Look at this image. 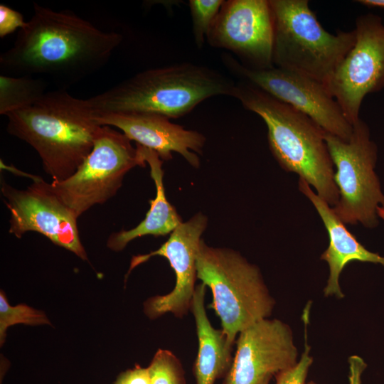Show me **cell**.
Segmentation results:
<instances>
[{
    "label": "cell",
    "instance_id": "16",
    "mask_svg": "<svg viewBox=\"0 0 384 384\" xmlns=\"http://www.w3.org/2000/svg\"><path fill=\"white\" fill-rule=\"evenodd\" d=\"M299 191L311 201L318 212L329 235L327 249L321 260L327 262L329 275L324 293L326 297H344L339 284V277L343 268L351 262L378 263L384 265V257L367 250L346 228L336 216L332 208L315 193L309 183L299 180Z\"/></svg>",
    "mask_w": 384,
    "mask_h": 384
},
{
    "label": "cell",
    "instance_id": "15",
    "mask_svg": "<svg viewBox=\"0 0 384 384\" xmlns=\"http://www.w3.org/2000/svg\"><path fill=\"white\" fill-rule=\"evenodd\" d=\"M95 118L99 125L119 129L137 144L154 151L163 161L171 159L172 152H176L192 166L200 165L196 153L202 154L204 135L174 124L166 117L148 113H95Z\"/></svg>",
    "mask_w": 384,
    "mask_h": 384
},
{
    "label": "cell",
    "instance_id": "17",
    "mask_svg": "<svg viewBox=\"0 0 384 384\" xmlns=\"http://www.w3.org/2000/svg\"><path fill=\"white\" fill-rule=\"evenodd\" d=\"M207 286L201 282L196 285L191 302L198 337V354L194 362L196 384H215L225 378L233 360V348L222 329L214 328L208 318L205 307Z\"/></svg>",
    "mask_w": 384,
    "mask_h": 384
},
{
    "label": "cell",
    "instance_id": "28",
    "mask_svg": "<svg viewBox=\"0 0 384 384\" xmlns=\"http://www.w3.org/2000/svg\"><path fill=\"white\" fill-rule=\"evenodd\" d=\"M378 215L384 220V208L378 207L377 209Z\"/></svg>",
    "mask_w": 384,
    "mask_h": 384
},
{
    "label": "cell",
    "instance_id": "10",
    "mask_svg": "<svg viewBox=\"0 0 384 384\" xmlns=\"http://www.w3.org/2000/svg\"><path fill=\"white\" fill-rule=\"evenodd\" d=\"M33 182L18 189L1 179V193L10 213L9 233L21 238L38 233L83 260L87 255L80 238L78 217L55 193L50 183L29 175Z\"/></svg>",
    "mask_w": 384,
    "mask_h": 384
},
{
    "label": "cell",
    "instance_id": "14",
    "mask_svg": "<svg viewBox=\"0 0 384 384\" xmlns=\"http://www.w3.org/2000/svg\"><path fill=\"white\" fill-rule=\"evenodd\" d=\"M207 225V217L198 213L179 224L159 249L132 258L127 274L154 256L166 257L175 273L176 283L172 291L152 297L144 302V313L149 319H156L166 313L182 318L191 309L196 287L197 252Z\"/></svg>",
    "mask_w": 384,
    "mask_h": 384
},
{
    "label": "cell",
    "instance_id": "3",
    "mask_svg": "<svg viewBox=\"0 0 384 384\" xmlns=\"http://www.w3.org/2000/svg\"><path fill=\"white\" fill-rule=\"evenodd\" d=\"M232 97L263 119L270 149L282 169L298 174L335 206L339 195L325 132L304 113L250 82L235 83Z\"/></svg>",
    "mask_w": 384,
    "mask_h": 384
},
{
    "label": "cell",
    "instance_id": "6",
    "mask_svg": "<svg viewBox=\"0 0 384 384\" xmlns=\"http://www.w3.org/2000/svg\"><path fill=\"white\" fill-rule=\"evenodd\" d=\"M274 21L273 65L325 85L353 47L355 30L324 28L307 0H270Z\"/></svg>",
    "mask_w": 384,
    "mask_h": 384
},
{
    "label": "cell",
    "instance_id": "2",
    "mask_svg": "<svg viewBox=\"0 0 384 384\" xmlns=\"http://www.w3.org/2000/svg\"><path fill=\"white\" fill-rule=\"evenodd\" d=\"M6 116L7 132L36 151L52 181L75 172L92 151L101 127L88 100L64 88L47 91L32 105Z\"/></svg>",
    "mask_w": 384,
    "mask_h": 384
},
{
    "label": "cell",
    "instance_id": "5",
    "mask_svg": "<svg viewBox=\"0 0 384 384\" xmlns=\"http://www.w3.org/2000/svg\"><path fill=\"white\" fill-rule=\"evenodd\" d=\"M197 278L212 292L210 305L233 347L238 335L252 324L269 318L275 301L260 268L239 252L200 242L196 257Z\"/></svg>",
    "mask_w": 384,
    "mask_h": 384
},
{
    "label": "cell",
    "instance_id": "20",
    "mask_svg": "<svg viewBox=\"0 0 384 384\" xmlns=\"http://www.w3.org/2000/svg\"><path fill=\"white\" fill-rule=\"evenodd\" d=\"M17 324L26 325L50 324L43 311L36 310L26 304L11 306L4 292L0 293V342H4L7 329Z\"/></svg>",
    "mask_w": 384,
    "mask_h": 384
},
{
    "label": "cell",
    "instance_id": "8",
    "mask_svg": "<svg viewBox=\"0 0 384 384\" xmlns=\"http://www.w3.org/2000/svg\"><path fill=\"white\" fill-rule=\"evenodd\" d=\"M146 163L138 149L122 132L101 126L93 148L75 172L61 181H51L57 196L79 218L92 206L116 195L125 175Z\"/></svg>",
    "mask_w": 384,
    "mask_h": 384
},
{
    "label": "cell",
    "instance_id": "4",
    "mask_svg": "<svg viewBox=\"0 0 384 384\" xmlns=\"http://www.w3.org/2000/svg\"><path fill=\"white\" fill-rule=\"evenodd\" d=\"M235 82L210 68L182 63L139 72L88 98L95 113L181 117L208 98L233 95Z\"/></svg>",
    "mask_w": 384,
    "mask_h": 384
},
{
    "label": "cell",
    "instance_id": "9",
    "mask_svg": "<svg viewBox=\"0 0 384 384\" xmlns=\"http://www.w3.org/2000/svg\"><path fill=\"white\" fill-rule=\"evenodd\" d=\"M221 58L225 67L240 81L251 83L304 113L326 133L345 141L350 139L353 126L324 84L274 66L253 69L228 53Z\"/></svg>",
    "mask_w": 384,
    "mask_h": 384
},
{
    "label": "cell",
    "instance_id": "30",
    "mask_svg": "<svg viewBox=\"0 0 384 384\" xmlns=\"http://www.w3.org/2000/svg\"><path fill=\"white\" fill-rule=\"evenodd\" d=\"M262 384H269V381H266V382H265V383H262Z\"/></svg>",
    "mask_w": 384,
    "mask_h": 384
},
{
    "label": "cell",
    "instance_id": "22",
    "mask_svg": "<svg viewBox=\"0 0 384 384\" xmlns=\"http://www.w3.org/2000/svg\"><path fill=\"white\" fill-rule=\"evenodd\" d=\"M223 2V0L188 1L193 38L198 48L203 46Z\"/></svg>",
    "mask_w": 384,
    "mask_h": 384
},
{
    "label": "cell",
    "instance_id": "19",
    "mask_svg": "<svg viewBox=\"0 0 384 384\" xmlns=\"http://www.w3.org/2000/svg\"><path fill=\"white\" fill-rule=\"evenodd\" d=\"M42 78L0 75V114L6 115L37 101L46 90Z\"/></svg>",
    "mask_w": 384,
    "mask_h": 384
},
{
    "label": "cell",
    "instance_id": "11",
    "mask_svg": "<svg viewBox=\"0 0 384 384\" xmlns=\"http://www.w3.org/2000/svg\"><path fill=\"white\" fill-rule=\"evenodd\" d=\"M356 41L326 87L353 126L360 118L362 102L384 88V24L373 14L356 20Z\"/></svg>",
    "mask_w": 384,
    "mask_h": 384
},
{
    "label": "cell",
    "instance_id": "25",
    "mask_svg": "<svg viewBox=\"0 0 384 384\" xmlns=\"http://www.w3.org/2000/svg\"><path fill=\"white\" fill-rule=\"evenodd\" d=\"M114 384H151L149 368L136 365L121 373Z\"/></svg>",
    "mask_w": 384,
    "mask_h": 384
},
{
    "label": "cell",
    "instance_id": "12",
    "mask_svg": "<svg viewBox=\"0 0 384 384\" xmlns=\"http://www.w3.org/2000/svg\"><path fill=\"white\" fill-rule=\"evenodd\" d=\"M253 69L273 65L274 21L270 0L224 1L206 38Z\"/></svg>",
    "mask_w": 384,
    "mask_h": 384
},
{
    "label": "cell",
    "instance_id": "24",
    "mask_svg": "<svg viewBox=\"0 0 384 384\" xmlns=\"http://www.w3.org/2000/svg\"><path fill=\"white\" fill-rule=\"evenodd\" d=\"M26 23L22 14L4 4L0 5V37L22 28Z\"/></svg>",
    "mask_w": 384,
    "mask_h": 384
},
{
    "label": "cell",
    "instance_id": "27",
    "mask_svg": "<svg viewBox=\"0 0 384 384\" xmlns=\"http://www.w3.org/2000/svg\"><path fill=\"white\" fill-rule=\"evenodd\" d=\"M356 2L366 6L384 8V0H358Z\"/></svg>",
    "mask_w": 384,
    "mask_h": 384
},
{
    "label": "cell",
    "instance_id": "26",
    "mask_svg": "<svg viewBox=\"0 0 384 384\" xmlns=\"http://www.w3.org/2000/svg\"><path fill=\"white\" fill-rule=\"evenodd\" d=\"M349 384H361V376L367 365L362 358L358 356H351L348 358Z\"/></svg>",
    "mask_w": 384,
    "mask_h": 384
},
{
    "label": "cell",
    "instance_id": "13",
    "mask_svg": "<svg viewBox=\"0 0 384 384\" xmlns=\"http://www.w3.org/2000/svg\"><path fill=\"white\" fill-rule=\"evenodd\" d=\"M232 366L223 384H262L297 364L298 350L288 324L263 319L239 333Z\"/></svg>",
    "mask_w": 384,
    "mask_h": 384
},
{
    "label": "cell",
    "instance_id": "29",
    "mask_svg": "<svg viewBox=\"0 0 384 384\" xmlns=\"http://www.w3.org/2000/svg\"><path fill=\"white\" fill-rule=\"evenodd\" d=\"M307 384H316V383L313 382V381H310Z\"/></svg>",
    "mask_w": 384,
    "mask_h": 384
},
{
    "label": "cell",
    "instance_id": "23",
    "mask_svg": "<svg viewBox=\"0 0 384 384\" xmlns=\"http://www.w3.org/2000/svg\"><path fill=\"white\" fill-rule=\"evenodd\" d=\"M305 329L304 350L300 360L293 367L281 371L274 375L276 384H305L313 358L309 355L310 347L307 342Z\"/></svg>",
    "mask_w": 384,
    "mask_h": 384
},
{
    "label": "cell",
    "instance_id": "1",
    "mask_svg": "<svg viewBox=\"0 0 384 384\" xmlns=\"http://www.w3.org/2000/svg\"><path fill=\"white\" fill-rule=\"evenodd\" d=\"M122 40L72 11L34 3L33 16L1 54L0 68L10 76L47 77L66 89L104 67Z\"/></svg>",
    "mask_w": 384,
    "mask_h": 384
},
{
    "label": "cell",
    "instance_id": "7",
    "mask_svg": "<svg viewBox=\"0 0 384 384\" xmlns=\"http://www.w3.org/2000/svg\"><path fill=\"white\" fill-rule=\"evenodd\" d=\"M324 139L336 167L334 181L339 195L334 212L344 224L377 226V209L384 208V195L375 172L377 147L368 127L359 119L348 141L326 132Z\"/></svg>",
    "mask_w": 384,
    "mask_h": 384
},
{
    "label": "cell",
    "instance_id": "18",
    "mask_svg": "<svg viewBox=\"0 0 384 384\" xmlns=\"http://www.w3.org/2000/svg\"><path fill=\"white\" fill-rule=\"evenodd\" d=\"M136 146L145 163L149 166L150 175L155 183L156 196L149 201V210L139 225L132 229L122 230L110 235L107 246L116 252L124 250L129 242L137 238L148 235L158 237L172 233L183 222L166 199L163 180V160L154 151L139 144Z\"/></svg>",
    "mask_w": 384,
    "mask_h": 384
},
{
    "label": "cell",
    "instance_id": "21",
    "mask_svg": "<svg viewBox=\"0 0 384 384\" xmlns=\"http://www.w3.org/2000/svg\"><path fill=\"white\" fill-rule=\"evenodd\" d=\"M148 368L151 384H186L182 364L169 350L159 349Z\"/></svg>",
    "mask_w": 384,
    "mask_h": 384
}]
</instances>
